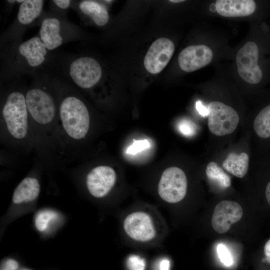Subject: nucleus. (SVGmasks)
Instances as JSON below:
<instances>
[{"label": "nucleus", "mask_w": 270, "mask_h": 270, "mask_svg": "<svg viewBox=\"0 0 270 270\" xmlns=\"http://www.w3.org/2000/svg\"><path fill=\"white\" fill-rule=\"evenodd\" d=\"M59 115L67 136L78 140L84 138L90 126V114L84 102L75 96L66 97L61 102Z\"/></svg>", "instance_id": "1"}, {"label": "nucleus", "mask_w": 270, "mask_h": 270, "mask_svg": "<svg viewBox=\"0 0 270 270\" xmlns=\"http://www.w3.org/2000/svg\"><path fill=\"white\" fill-rule=\"evenodd\" d=\"M28 112L25 96L18 92L10 93L2 109V116L10 136L18 140L26 138L28 128Z\"/></svg>", "instance_id": "2"}, {"label": "nucleus", "mask_w": 270, "mask_h": 270, "mask_svg": "<svg viewBox=\"0 0 270 270\" xmlns=\"http://www.w3.org/2000/svg\"><path fill=\"white\" fill-rule=\"evenodd\" d=\"M123 228L132 240L139 242H148L158 236V224L154 216L145 210L134 211L126 216Z\"/></svg>", "instance_id": "3"}, {"label": "nucleus", "mask_w": 270, "mask_h": 270, "mask_svg": "<svg viewBox=\"0 0 270 270\" xmlns=\"http://www.w3.org/2000/svg\"><path fill=\"white\" fill-rule=\"evenodd\" d=\"M29 116L37 124L46 126L54 120L56 108L53 98L48 92L34 88L28 90L25 96Z\"/></svg>", "instance_id": "4"}, {"label": "nucleus", "mask_w": 270, "mask_h": 270, "mask_svg": "<svg viewBox=\"0 0 270 270\" xmlns=\"http://www.w3.org/2000/svg\"><path fill=\"white\" fill-rule=\"evenodd\" d=\"M208 127L210 131L217 136L234 132L240 121L236 110L224 104L214 101L208 106Z\"/></svg>", "instance_id": "5"}, {"label": "nucleus", "mask_w": 270, "mask_h": 270, "mask_svg": "<svg viewBox=\"0 0 270 270\" xmlns=\"http://www.w3.org/2000/svg\"><path fill=\"white\" fill-rule=\"evenodd\" d=\"M188 181L184 172L180 168L172 166L162 172L158 184L160 198L168 203L181 201L186 194Z\"/></svg>", "instance_id": "6"}, {"label": "nucleus", "mask_w": 270, "mask_h": 270, "mask_svg": "<svg viewBox=\"0 0 270 270\" xmlns=\"http://www.w3.org/2000/svg\"><path fill=\"white\" fill-rule=\"evenodd\" d=\"M258 48L253 42H246L236 54L238 73L248 83L258 84L262 78V72L258 64Z\"/></svg>", "instance_id": "7"}, {"label": "nucleus", "mask_w": 270, "mask_h": 270, "mask_svg": "<svg viewBox=\"0 0 270 270\" xmlns=\"http://www.w3.org/2000/svg\"><path fill=\"white\" fill-rule=\"evenodd\" d=\"M70 74L78 86L88 89L94 86L100 80L102 69L99 63L94 58L81 57L71 63Z\"/></svg>", "instance_id": "8"}, {"label": "nucleus", "mask_w": 270, "mask_h": 270, "mask_svg": "<svg viewBox=\"0 0 270 270\" xmlns=\"http://www.w3.org/2000/svg\"><path fill=\"white\" fill-rule=\"evenodd\" d=\"M174 46L170 40L161 38L156 40L150 47L144 58L146 70L152 74L160 72L170 60Z\"/></svg>", "instance_id": "9"}, {"label": "nucleus", "mask_w": 270, "mask_h": 270, "mask_svg": "<svg viewBox=\"0 0 270 270\" xmlns=\"http://www.w3.org/2000/svg\"><path fill=\"white\" fill-rule=\"evenodd\" d=\"M116 180V172L112 167L100 166L94 168L88 174L86 185L93 196L102 198L110 192Z\"/></svg>", "instance_id": "10"}, {"label": "nucleus", "mask_w": 270, "mask_h": 270, "mask_svg": "<svg viewBox=\"0 0 270 270\" xmlns=\"http://www.w3.org/2000/svg\"><path fill=\"white\" fill-rule=\"evenodd\" d=\"M243 211L236 202L222 200L215 207L212 218V225L219 234L228 231L231 226L238 222L242 218Z\"/></svg>", "instance_id": "11"}, {"label": "nucleus", "mask_w": 270, "mask_h": 270, "mask_svg": "<svg viewBox=\"0 0 270 270\" xmlns=\"http://www.w3.org/2000/svg\"><path fill=\"white\" fill-rule=\"evenodd\" d=\"M213 57L212 50L204 44L190 46L181 51L178 62L180 68L192 72L209 64Z\"/></svg>", "instance_id": "12"}, {"label": "nucleus", "mask_w": 270, "mask_h": 270, "mask_svg": "<svg viewBox=\"0 0 270 270\" xmlns=\"http://www.w3.org/2000/svg\"><path fill=\"white\" fill-rule=\"evenodd\" d=\"M215 6L218 14L225 17L248 16L256 9L253 0H217Z\"/></svg>", "instance_id": "13"}, {"label": "nucleus", "mask_w": 270, "mask_h": 270, "mask_svg": "<svg viewBox=\"0 0 270 270\" xmlns=\"http://www.w3.org/2000/svg\"><path fill=\"white\" fill-rule=\"evenodd\" d=\"M20 54L32 67L40 65L44 60L46 48L41 39L34 36L21 44L18 47Z\"/></svg>", "instance_id": "14"}, {"label": "nucleus", "mask_w": 270, "mask_h": 270, "mask_svg": "<svg viewBox=\"0 0 270 270\" xmlns=\"http://www.w3.org/2000/svg\"><path fill=\"white\" fill-rule=\"evenodd\" d=\"M60 22L56 18H48L43 20L40 35L47 50H54L62 44V38L60 34Z\"/></svg>", "instance_id": "15"}, {"label": "nucleus", "mask_w": 270, "mask_h": 270, "mask_svg": "<svg viewBox=\"0 0 270 270\" xmlns=\"http://www.w3.org/2000/svg\"><path fill=\"white\" fill-rule=\"evenodd\" d=\"M40 186L35 178L28 176L23 179L14 190L12 202L16 204L29 202L38 198Z\"/></svg>", "instance_id": "16"}, {"label": "nucleus", "mask_w": 270, "mask_h": 270, "mask_svg": "<svg viewBox=\"0 0 270 270\" xmlns=\"http://www.w3.org/2000/svg\"><path fill=\"white\" fill-rule=\"evenodd\" d=\"M249 157L242 152L239 154L232 152L228 154L223 162V168L229 173L240 178L244 177L248 168Z\"/></svg>", "instance_id": "17"}, {"label": "nucleus", "mask_w": 270, "mask_h": 270, "mask_svg": "<svg viewBox=\"0 0 270 270\" xmlns=\"http://www.w3.org/2000/svg\"><path fill=\"white\" fill-rule=\"evenodd\" d=\"M79 8L84 14L88 16L96 24L105 25L109 20L108 11L104 6L94 0H83Z\"/></svg>", "instance_id": "18"}, {"label": "nucleus", "mask_w": 270, "mask_h": 270, "mask_svg": "<svg viewBox=\"0 0 270 270\" xmlns=\"http://www.w3.org/2000/svg\"><path fill=\"white\" fill-rule=\"evenodd\" d=\"M44 0H26L22 2L18 13V19L23 24L32 22L40 14Z\"/></svg>", "instance_id": "19"}, {"label": "nucleus", "mask_w": 270, "mask_h": 270, "mask_svg": "<svg viewBox=\"0 0 270 270\" xmlns=\"http://www.w3.org/2000/svg\"><path fill=\"white\" fill-rule=\"evenodd\" d=\"M206 172L208 180L220 188L224 189L230 186V176L216 162H210L206 166Z\"/></svg>", "instance_id": "20"}, {"label": "nucleus", "mask_w": 270, "mask_h": 270, "mask_svg": "<svg viewBox=\"0 0 270 270\" xmlns=\"http://www.w3.org/2000/svg\"><path fill=\"white\" fill-rule=\"evenodd\" d=\"M253 127L258 137L270 138V104L262 109L256 116Z\"/></svg>", "instance_id": "21"}, {"label": "nucleus", "mask_w": 270, "mask_h": 270, "mask_svg": "<svg viewBox=\"0 0 270 270\" xmlns=\"http://www.w3.org/2000/svg\"><path fill=\"white\" fill-rule=\"evenodd\" d=\"M56 216V214L50 210H43L40 212L35 220V226L40 232L44 231L48 227L49 222Z\"/></svg>", "instance_id": "22"}, {"label": "nucleus", "mask_w": 270, "mask_h": 270, "mask_svg": "<svg viewBox=\"0 0 270 270\" xmlns=\"http://www.w3.org/2000/svg\"><path fill=\"white\" fill-rule=\"evenodd\" d=\"M216 251L220 262L226 266H230L233 263L231 252L226 246L222 244H218Z\"/></svg>", "instance_id": "23"}, {"label": "nucleus", "mask_w": 270, "mask_h": 270, "mask_svg": "<svg viewBox=\"0 0 270 270\" xmlns=\"http://www.w3.org/2000/svg\"><path fill=\"white\" fill-rule=\"evenodd\" d=\"M179 132L186 136H191L196 134V126L194 122L188 120H182L178 125Z\"/></svg>", "instance_id": "24"}, {"label": "nucleus", "mask_w": 270, "mask_h": 270, "mask_svg": "<svg viewBox=\"0 0 270 270\" xmlns=\"http://www.w3.org/2000/svg\"><path fill=\"white\" fill-rule=\"evenodd\" d=\"M150 147V142L147 140H134L126 151L128 154H136Z\"/></svg>", "instance_id": "25"}, {"label": "nucleus", "mask_w": 270, "mask_h": 270, "mask_svg": "<svg viewBox=\"0 0 270 270\" xmlns=\"http://www.w3.org/2000/svg\"><path fill=\"white\" fill-rule=\"evenodd\" d=\"M130 270H144L146 264L144 259L136 255H132L127 260Z\"/></svg>", "instance_id": "26"}, {"label": "nucleus", "mask_w": 270, "mask_h": 270, "mask_svg": "<svg viewBox=\"0 0 270 270\" xmlns=\"http://www.w3.org/2000/svg\"><path fill=\"white\" fill-rule=\"evenodd\" d=\"M196 108L200 114L202 116H206L208 115V107H204L200 101H198L196 103Z\"/></svg>", "instance_id": "27"}, {"label": "nucleus", "mask_w": 270, "mask_h": 270, "mask_svg": "<svg viewBox=\"0 0 270 270\" xmlns=\"http://www.w3.org/2000/svg\"><path fill=\"white\" fill-rule=\"evenodd\" d=\"M53 2L58 7L62 9L67 8L70 3L69 0H54Z\"/></svg>", "instance_id": "28"}, {"label": "nucleus", "mask_w": 270, "mask_h": 270, "mask_svg": "<svg viewBox=\"0 0 270 270\" xmlns=\"http://www.w3.org/2000/svg\"><path fill=\"white\" fill-rule=\"evenodd\" d=\"M264 253L266 260L270 262V239L267 241L264 245Z\"/></svg>", "instance_id": "29"}, {"label": "nucleus", "mask_w": 270, "mask_h": 270, "mask_svg": "<svg viewBox=\"0 0 270 270\" xmlns=\"http://www.w3.org/2000/svg\"><path fill=\"white\" fill-rule=\"evenodd\" d=\"M170 266V261L167 259L163 260L160 262V270H169Z\"/></svg>", "instance_id": "30"}, {"label": "nucleus", "mask_w": 270, "mask_h": 270, "mask_svg": "<svg viewBox=\"0 0 270 270\" xmlns=\"http://www.w3.org/2000/svg\"><path fill=\"white\" fill-rule=\"evenodd\" d=\"M265 194L266 200L270 206V181L268 183L266 186Z\"/></svg>", "instance_id": "31"}, {"label": "nucleus", "mask_w": 270, "mask_h": 270, "mask_svg": "<svg viewBox=\"0 0 270 270\" xmlns=\"http://www.w3.org/2000/svg\"><path fill=\"white\" fill-rule=\"evenodd\" d=\"M184 0H170V2H173V3H179L184 2Z\"/></svg>", "instance_id": "32"}, {"label": "nucleus", "mask_w": 270, "mask_h": 270, "mask_svg": "<svg viewBox=\"0 0 270 270\" xmlns=\"http://www.w3.org/2000/svg\"><path fill=\"white\" fill-rule=\"evenodd\" d=\"M16 2H20L22 4V2H24V0H16Z\"/></svg>", "instance_id": "33"}, {"label": "nucleus", "mask_w": 270, "mask_h": 270, "mask_svg": "<svg viewBox=\"0 0 270 270\" xmlns=\"http://www.w3.org/2000/svg\"><path fill=\"white\" fill-rule=\"evenodd\" d=\"M8 2H10V3H13L15 2V0H8Z\"/></svg>", "instance_id": "34"}, {"label": "nucleus", "mask_w": 270, "mask_h": 270, "mask_svg": "<svg viewBox=\"0 0 270 270\" xmlns=\"http://www.w3.org/2000/svg\"><path fill=\"white\" fill-rule=\"evenodd\" d=\"M104 2H111L112 1V0H105Z\"/></svg>", "instance_id": "35"}, {"label": "nucleus", "mask_w": 270, "mask_h": 270, "mask_svg": "<svg viewBox=\"0 0 270 270\" xmlns=\"http://www.w3.org/2000/svg\"><path fill=\"white\" fill-rule=\"evenodd\" d=\"M8 269V268H7ZM7 270H9L8 269Z\"/></svg>", "instance_id": "36"}]
</instances>
